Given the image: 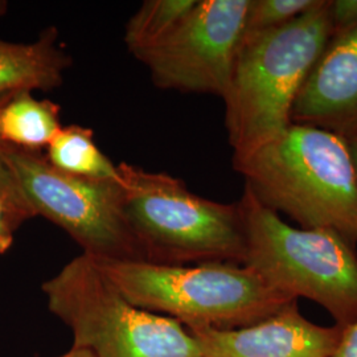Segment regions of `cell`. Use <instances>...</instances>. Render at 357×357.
<instances>
[{"mask_svg": "<svg viewBox=\"0 0 357 357\" xmlns=\"http://www.w3.org/2000/svg\"><path fill=\"white\" fill-rule=\"evenodd\" d=\"M3 156L35 216L66 231L84 255L96 259L144 261L123 212L119 178L73 176L54 168L38 151L8 144H3Z\"/></svg>", "mask_w": 357, "mask_h": 357, "instance_id": "7", "label": "cell"}, {"mask_svg": "<svg viewBox=\"0 0 357 357\" xmlns=\"http://www.w3.org/2000/svg\"><path fill=\"white\" fill-rule=\"evenodd\" d=\"M250 0H197L159 45L138 60L153 85L224 97L241 44Z\"/></svg>", "mask_w": 357, "mask_h": 357, "instance_id": "8", "label": "cell"}, {"mask_svg": "<svg viewBox=\"0 0 357 357\" xmlns=\"http://www.w3.org/2000/svg\"><path fill=\"white\" fill-rule=\"evenodd\" d=\"M47 160L63 172L79 178L118 180V165L98 149L93 131L70 125L60 128L47 147Z\"/></svg>", "mask_w": 357, "mask_h": 357, "instance_id": "13", "label": "cell"}, {"mask_svg": "<svg viewBox=\"0 0 357 357\" xmlns=\"http://www.w3.org/2000/svg\"><path fill=\"white\" fill-rule=\"evenodd\" d=\"M333 357H357V321L343 327L342 337Z\"/></svg>", "mask_w": 357, "mask_h": 357, "instance_id": "19", "label": "cell"}, {"mask_svg": "<svg viewBox=\"0 0 357 357\" xmlns=\"http://www.w3.org/2000/svg\"><path fill=\"white\" fill-rule=\"evenodd\" d=\"M245 259L278 293L306 298L327 310L336 326L357 321V255L336 231L294 228L243 190Z\"/></svg>", "mask_w": 357, "mask_h": 357, "instance_id": "5", "label": "cell"}, {"mask_svg": "<svg viewBox=\"0 0 357 357\" xmlns=\"http://www.w3.org/2000/svg\"><path fill=\"white\" fill-rule=\"evenodd\" d=\"M291 122L342 137L357 130V24L330 38L299 90Z\"/></svg>", "mask_w": 357, "mask_h": 357, "instance_id": "10", "label": "cell"}, {"mask_svg": "<svg viewBox=\"0 0 357 357\" xmlns=\"http://www.w3.org/2000/svg\"><path fill=\"white\" fill-rule=\"evenodd\" d=\"M118 172L123 212L144 261L243 265L246 241L238 203L208 200L168 174L125 162Z\"/></svg>", "mask_w": 357, "mask_h": 357, "instance_id": "4", "label": "cell"}, {"mask_svg": "<svg viewBox=\"0 0 357 357\" xmlns=\"http://www.w3.org/2000/svg\"><path fill=\"white\" fill-rule=\"evenodd\" d=\"M332 35L357 24V0H328Z\"/></svg>", "mask_w": 357, "mask_h": 357, "instance_id": "17", "label": "cell"}, {"mask_svg": "<svg viewBox=\"0 0 357 357\" xmlns=\"http://www.w3.org/2000/svg\"><path fill=\"white\" fill-rule=\"evenodd\" d=\"M13 94V93H11ZM11 94H1L0 105L4 102ZM0 197L8 205L15 218L20 222V225L32 217L35 216L33 211L26 203L22 191L19 190L10 168L7 166L3 156V144L0 143Z\"/></svg>", "mask_w": 357, "mask_h": 357, "instance_id": "16", "label": "cell"}, {"mask_svg": "<svg viewBox=\"0 0 357 357\" xmlns=\"http://www.w3.org/2000/svg\"><path fill=\"white\" fill-rule=\"evenodd\" d=\"M43 293L70 328L73 347L96 357H204L187 327L130 302L90 255L69 261Z\"/></svg>", "mask_w": 357, "mask_h": 357, "instance_id": "6", "label": "cell"}, {"mask_svg": "<svg viewBox=\"0 0 357 357\" xmlns=\"http://www.w3.org/2000/svg\"><path fill=\"white\" fill-rule=\"evenodd\" d=\"M6 10H7V3L6 1H0V16L6 13Z\"/></svg>", "mask_w": 357, "mask_h": 357, "instance_id": "22", "label": "cell"}, {"mask_svg": "<svg viewBox=\"0 0 357 357\" xmlns=\"http://www.w3.org/2000/svg\"><path fill=\"white\" fill-rule=\"evenodd\" d=\"M96 262L130 302L176 320L187 328L248 327L298 302L278 293L252 268L240 264L169 265L118 259Z\"/></svg>", "mask_w": 357, "mask_h": 357, "instance_id": "3", "label": "cell"}, {"mask_svg": "<svg viewBox=\"0 0 357 357\" xmlns=\"http://www.w3.org/2000/svg\"><path fill=\"white\" fill-rule=\"evenodd\" d=\"M204 357H333L343 327L319 326L305 318L298 302L255 324L215 330L188 328Z\"/></svg>", "mask_w": 357, "mask_h": 357, "instance_id": "9", "label": "cell"}, {"mask_svg": "<svg viewBox=\"0 0 357 357\" xmlns=\"http://www.w3.org/2000/svg\"><path fill=\"white\" fill-rule=\"evenodd\" d=\"M197 0H146L125 28L123 41L137 60L175 29Z\"/></svg>", "mask_w": 357, "mask_h": 357, "instance_id": "14", "label": "cell"}, {"mask_svg": "<svg viewBox=\"0 0 357 357\" xmlns=\"http://www.w3.org/2000/svg\"><path fill=\"white\" fill-rule=\"evenodd\" d=\"M57 357H96L91 352L84 349V348H77V347H72L70 351H68L64 355Z\"/></svg>", "mask_w": 357, "mask_h": 357, "instance_id": "21", "label": "cell"}, {"mask_svg": "<svg viewBox=\"0 0 357 357\" xmlns=\"http://www.w3.org/2000/svg\"><path fill=\"white\" fill-rule=\"evenodd\" d=\"M343 138H344L347 144H348V147H349V151H351V155H352V159H354V163H355L357 174V130L349 132V134H347Z\"/></svg>", "mask_w": 357, "mask_h": 357, "instance_id": "20", "label": "cell"}, {"mask_svg": "<svg viewBox=\"0 0 357 357\" xmlns=\"http://www.w3.org/2000/svg\"><path fill=\"white\" fill-rule=\"evenodd\" d=\"M70 57L56 28H47L28 44L0 40V96L54 89L63 84Z\"/></svg>", "mask_w": 357, "mask_h": 357, "instance_id": "11", "label": "cell"}, {"mask_svg": "<svg viewBox=\"0 0 357 357\" xmlns=\"http://www.w3.org/2000/svg\"><path fill=\"white\" fill-rule=\"evenodd\" d=\"M332 36L328 0L273 31L243 36L222 97L233 159L282 135L311 68Z\"/></svg>", "mask_w": 357, "mask_h": 357, "instance_id": "2", "label": "cell"}, {"mask_svg": "<svg viewBox=\"0 0 357 357\" xmlns=\"http://www.w3.org/2000/svg\"><path fill=\"white\" fill-rule=\"evenodd\" d=\"M245 188L303 229L336 231L357 245V174L342 135L291 123L253 153L233 159Z\"/></svg>", "mask_w": 357, "mask_h": 357, "instance_id": "1", "label": "cell"}, {"mask_svg": "<svg viewBox=\"0 0 357 357\" xmlns=\"http://www.w3.org/2000/svg\"><path fill=\"white\" fill-rule=\"evenodd\" d=\"M60 106L38 100L32 91L11 94L0 105V143L40 151L60 131Z\"/></svg>", "mask_w": 357, "mask_h": 357, "instance_id": "12", "label": "cell"}, {"mask_svg": "<svg viewBox=\"0 0 357 357\" xmlns=\"http://www.w3.org/2000/svg\"><path fill=\"white\" fill-rule=\"evenodd\" d=\"M317 0H250L243 36H252L284 26L310 10Z\"/></svg>", "mask_w": 357, "mask_h": 357, "instance_id": "15", "label": "cell"}, {"mask_svg": "<svg viewBox=\"0 0 357 357\" xmlns=\"http://www.w3.org/2000/svg\"><path fill=\"white\" fill-rule=\"evenodd\" d=\"M20 227V222L15 218L6 204V202L0 197V253H6L13 243V233Z\"/></svg>", "mask_w": 357, "mask_h": 357, "instance_id": "18", "label": "cell"}]
</instances>
